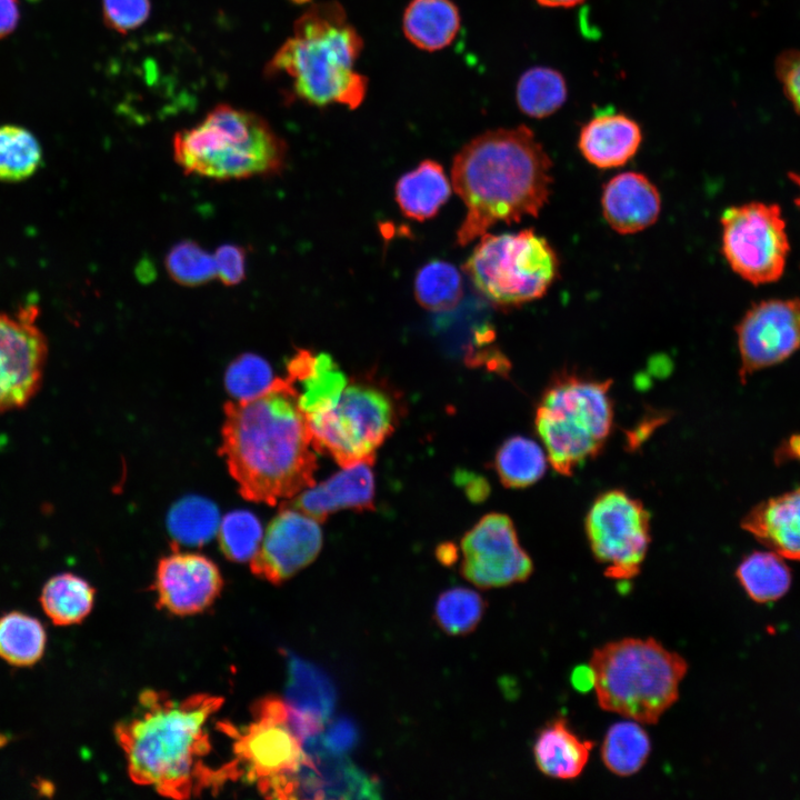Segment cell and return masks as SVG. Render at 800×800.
<instances>
[{
    "instance_id": "36",
    "label": "cell",
    "mask_w": 800,
    "mask_h": 800,
    "mask_svg": "<svg viewBox=\"0 0 800 800\" xmlns=\"http://www.w3.org/2000/svg\"><path fill=\"white\" fill-rule=\"evenodd\" d=\"M42 159L37 138L16 124L0 126V180L17 182L31 177Z\"/></svg>"
},
{
    "instance_id": "16",
    "label": "cell",
    "mask_w": 800,
    "mask_h": 800,
    "mask_svg": "<svg viewBox=\"0 0 800 800\" xmlns=\"http://www.w3.org/2000/svg\"><path fill=\"white\" fill-rule=\"evenodd\" d=\"M740 377L776 366L800 349V299L753 303L737 328Z\"/></svg>"
},
{
    "instance_id": "30",
    "label": "cell",
    "mask_w": 800,
    "mask_h": 800,
    "mask_svg": "<svg viewBox=\"0 0 800 800\" xmlns=\"http://www.w3.org/2000/svg\"><path fill=\"white\" fill-rule=\"evenodd\" d=\"M47 632L42 622L21 611L0 617V657L11 666L30 667L43 656Z\"/></svg>"
},
{
    "instance_id": "37",
    "label": "cell",
    "mask_w": 800,
    "mask_h": 800,
    "mask_svg": "<svg viewBox=\"0 0 800 800\" xmlns=\"http://www.w3.org/2000/svg\"><path fill=\"white\" fill-rule=\"evenodd\" d=\"M484 609L486 602L477 591L457 587L439 596L434 607V618L443 632L462 636L474 630Z\"/></svg>"
},
{
    "instance_id": "43",
    "label": "cell",
    "mask_w": 800,
    "mask_h": 800,
    "mask_svg": "<svg viewBox=\"0 0 800 800\" xmlns=\"http://www.w3.org/2000/svg\"><path fill=\"white\" fill-rule=\"evenodd\" d=\"M774 69L786 97L800 114V50L790 49L780 53Z\"/></svg>"
},
{
    "instance_id": "1",
    "label": "cell",
    "mask_w": 800,
    "mask_h": 800,
    "mask_svg": "<svg viewBox=\"0 0 800 800\" xmlns=\"http://www.w3.org/2000/svg\"><path fill=\"white\" fill-rule=\"evenodd\" d=\"M222 703L208 693L176 700L162 691H142L114 729L131 780L161 796L187 799L238 778L233 761L219 769L206 761L211 751L206 726Z\"/></svg>"
},
{
    "instance_id": "29",
    "label": "cell",
    "mask_w": 800,
    "mask_h": 800,
    "mask_svg": "<svg viewBox=\"0 0 800 800\" xmlns=\"http://www.w3.org/2000/svg\"><path fill=\"white\" fill-rule=\"evenodd\" d=\"M650 751V738L639 722L621 721L608 729L600 754L610 772L630 777L646 764Z\"/></svg>"
},
{
    "instance_id": "17",
    "label": "cell",
    "mask_w": 800,
    "mask_h": 800,
    "mask_svg": "<svg viewBox=\"0 0 800 800\" xmlns=\"http://www.w3.org/2000/svg\"><path fill=\"white\" fill-rule=\"evenodd\" d=\"M321 547L319 522L292 507H283L269 523L250 568L257 577L279 584L309 566Z\"/></svg>"
},
{
    "instance_id": "49",
    "label": "cell",
    "mask_w": 800,
    "mask_h": 800,
    "mask_svg": "<svg viewBox=\"0 0 800 800\" xmlns=\"http://www.w3.org/2000/svg\"><path fill=\"white\" fill-rule=\"evenodd\" d=\"M788 176H789V179H790V180L798 187V189L800 190V173H798V172H789ZM794 202H796L797 206L800 207V194H799V197L794 200Z\"/></svg>"
},
{
    "instance_id": "35",
    "label": "cell",
    "mask_w": 800,
    "mask_h": 800,
    "mask_svg": "<svg viewBox=\"0 0 800 800\" xmlns=\"http://www.w3.org/2000/svg\"><path fill=\"white\" fill-rule=\"evenodd\" d=\"M168 528L179 543L200 546L208 542L219 528V512L209 500L189 497L169 512Z\"/></svg>"
},
{
    "instance_id": "15",
    "label": "cell",
    "mask_w": 800,
    "mask_h": 800,
    "mask_svg": "<svg viewBox=\"0 0 800 800\" xmlns=\"http://www.w3.org/2000/svg\"><path fill=\"white\" fill-rule=\"evenodd\" d=\"M37 314L36 306L0 313V413L27 406L42 383L48 344Z\"/></svg>"
},
{
    "instance_id": "10",
    "label": "cell",
    "mask_w": 800,
    "mask_h": 800,
    "mask_svg": "<svg viewBox=\"0 0 800 800\" xmlns=\"http://www.w3.org/2000/svg\"><path fill=\"white\" fill-rule=\"evenodd\" d=\"M221 729L233 738V761L239 774L256 782L264 797L300 764L304 736L291 708L278 697L256 702L247 727L237 729L221 723Z\"/></svg>"
},
{
    "instance_id": "40",
    "label": "cell",
    "mask_w": 800,
    "mask_h": 800,
    "mask_svg": "<svg viewBox=\"0 0 800 800\" xmlns=\"http://www.w3.org/2000/svg\"><path fill=\"white\" fill-rule=\"evenodd\" d=\"M276 378L261 357L246 353L234 359L226 371L227 390L236 400L250 399L264 392Z\"/></svg>"
},
{
    "instance_id": "48",
    "label": "cell",
    "mask_w": 800,
    "mask_h": 800,
    "mask_svg": "<svg viewBox=\"0 0 800 800\" xmlns=\"http://www.w3.org/2000/svg\"><path fill=\"white\" fill-rule=\"evenodd\" d=\"M540 6L548 8H569L581 3L584 0H536Z\"/></svg>"
},
{
    "instance_id": "20",
    "label": "cell",
    "mask_w": 800,
    "mask_h": 800,
    "mask_svg": "<svg viewBox=\"0 0 800 800\" xmlns=\"http://www.w3.org/2000/svg\"><path fill=\"white\" fill-rule=\"evenodd\" d=\"M601 204L608 224L621 234H631L656 222L661 199L656 186L646 176L623 172L607 182Z\"/></svg>"
},
{
    "instance_id": "42",
    "label": "cell",
    "mask_w": 800,
    "mask_h": 800,
    "mask_svg": "<svg viewBox=\"0 0 800 800\" xmlns=\"http://www.w3.org/2000/svg\"><path fill=\"white\" fill-rule=\"evenodd\" d=\"M217 278L224 286H237L246 278L247 250L240 244L226 243L213 253Z\"/></svg>"
},
{
    "instance_id": "12",
    "label": "cell",
    "mask_w": 800,
    "mask_h": 800,
    "mask_svg": "<svg viewBox=\"0 0 800 800\" xmlns=\"http://www.w3.org/2000/svg\"><path fill=\"white\" fill-rule=\"evenodd\" d=\"M586 533L608 578L639 574L651 541L650 514L640 500L619 489L602 492L588 510Z\"/></svg>"
},
{
    "instance_id": "38",
    "label": "cell",
    "mask_w": 800,
    "mask_h": 800,
    "mask_svg": "<svg viewBox=\"0 0 800 800\" xmlns=\"http://www.w3.org/2000/svg\"><path fill=\"white\" fill-rule=\"evenodd\" d=\"M169 277L178 284L198 287L217 278L213 254L193 240H181L164 259Z\"/></svg>"
},
{
    "instance_id": "39",
    "label": "cell",
    "mask_w": 800,
    "mask_h": 800,
    "mask_svg": "<svg viewBox=\"0 0 800 800\" xmlns=\"http://www.w3.org/2000/svg\"><path fill=\"white\" fill-rule=\"evenodd\" d=\"M218 536L223 554L238 562L251 560L263 537L260 521L248 511H233L224 516Z\"/></svg>"
},
{
    "instance_id": "24",
    "label": "cell",
    "mask_w": 800,
    "mask_h": 800,
    "mask_svg": "<svg viewBox=\"0 0 800 800\" xmlns=\"http://www.w3.org/2000/svg\"><path fill=\"white\" fill-rule=\"evenodd\" d=\"M286 699L288 706L321 729L330 719L337 702L331 679L318 667L287 652Z\"/></svg>"
},
{
    "instance_id": "33",
    "label": "cell",
    "mask_w": 800,
    "mask_h": 800,
    "mask_svg": "<svg viewBox=\"0 0 800 800\" xmlns=\"http://www.w3.org/2000/svg\"><path fill=\"white\" fill-rule=\"evenodd\" d=\"M563 76L548 67H533L519 78L516 99L519 109L531 118H546L554 113L567 100Z\"/></svg>"
},
{
    "instance_id": "3",
    "label": "cell",
    "mask_w": 800,
    "mask_h": 800,
    "mask_svg": "<svg viewBox=\"0 0 800 800\" xmlns=\"http://www.w3.org/2000/svg\"><path fill=\"white\" fill-rule=\"evenodd\" d=\"M451 182L467 208L457 243L467 246L498 222L537 217L551 193L552 161L526 126L489 130L456 154Z\"/></svg>"
},
{
    "instance_id": "5",
    "label": "cell",
    "mask_w": 800,
    "mask_h": 800,
    "mask_svg": "<svg viewBox=\"0 0 800 800\" xmlns=\"http://www.w3.org/2000/svg\"><path fill=\"white\" fill-rule=\"evenodd\" d=\"M173 158L187 173L213 180H240L279 174L288 147L261 116L218 104L172 140Z\"/></svg>"
},
{
    "instance_id": "23",
    "label": "cell",
    "mask_w": 800,
    "mask_h": 800,
    "mask_svg": "<svg viewBox=\"0 0 800 800\" xmlns=\"http://www.w3.org/2000/svg\"><path fill=\"white\" fill-rule=\"evenodd\" d=\"M287 372L286 378L296 387L304 414L333 408L348 384L338 363L324 352L314 354L308 349H298L288 361Z\"/></svg>"
},
{
    "instance_id": "9",
    "label": "cell",
    "mask_w": 800,
    "mask_h": 800,
    "mask_svg": "<svg viewBox=\"0 0 800 800\" xmlns=\"http://www.w3.org/2000/svg\"><path fill=\"white\" fill-rule=\"evenodd\" d=\"M400 407L391 391L374 381H353L330 410L304 414L312 448L341 467L372 464L378 448L393 432Z\"/></svg>"
},
{
    "instance_id": "45",
    "label": "cell",
    "mask_w": 800,
    "mask_h": 800,
    "mask_svg": "<svg viewBox=\"0 0 800 800\" xmlns=\"http://www.w3.org/2000/svg\"><path fill=\"white\" fill-rule=\"evenodd\" d=\"M19 18L18 0H0V39L9 36L17 28Z\"/></svg>"
},
{
    "instance_id": "21",
    "label": "cell",
    "mask_w": 800,
    "mask_h": 800,
    "mask_svg": "<svg viewBox=\"0 0 800 800\" xmlns=\"http://www.w3.org/2000/svg\"><path fill=\"white\" fill-rule=\"evenodd\" d=\"M741 527L781 557L800 560V487L754 506Z\"/></svg>"
},
{
    "instance_id": "22",
    "label": "cell",
    "mask_w": 800,
    "mask_h": 800,
    "mask_svg": "<svg viewBox=\"0 0 800 800\" xmlns=\"http://www.w3.org/2000/svg\"><path fill=\"white\" fill-rule=\"evenodd\" d=\"M642 141L639 124L618 112L596 114L581 129L578 147L588 162L609 169L626 164Z\"/></svg>"
},
{
    "instance_id": "14",
    "label": "cell",
    "mask_w": 800,
    "mask_h": 800,
    "mask_svg": "<svg viewBox=\"0 0 800 800\" xmlns=\"http://www.w3.org/2000/svg\"><path fill=\"white\" fill-rule=\"evenodd\" d=\"M461 550V573L481 589L523 582L533 571L512 520L502 513L482 517L462 538Z\"/></svg>"
},
{
    "instance_id": "25",
    "label": "cell",
    "mask_w": 800,
    "mask_h": 800,
    "mask_svg": "<svg viewBox=\"0 0 800 800\" xmlns=\"http://www.w3.org/2000/svg\"><path fill=\"white\" fill-rule=\"evenodd\" d=\"M592 748L591 741L581 740L563 719H557L539 732L533 744V757L544 776L572 780L582 773Z\"/></svg>"
},
{
    "instance_id": "27",
    "label": "cell",
    "mask_w": 800,
    "mask_h": 800,
    "mask_svg": "<svg viewBox=\"0 0 800 800\" xmlns=\"http://www.w3.org/2000/svg\"><path fill=\"white\" fill-rule=\"evenodd\" d=\"M394 193L406 217L424 221L436 216L448 201L451 184L441 164L428 159L398 180Z\"/></svg>"
},
{
    "instance_id": "44",
    "label": "cell",
    "mask_w": 800,
    "mask_h": 800,
    "mask_svg": "<svg viewBox=\"0 0 800 800\" xmlns=\"http://www.w3.org/2000/svg\"><path fill=\"white\" fill-rule=\"evenodd\" d=\"M319 734L322 743L338 753H344L352 749L358 739L356 726L348 719H338L331 722Z\"/></svg>"
},
{
    "instance_id": "34",
    "label": "cell",
    "mask_w": 800,
    "mask_h": 800,
    "mask_svg": "<svg viewBox=\"0 0 800 800\" xmlns=\"http://www.w3.org/2000/svg\"><path fill=\"white\" fill-rule=\"evenodd\" d=\"M463 294L462 278L458 269L442 260H432L421 267L414 279L418 303L433 312L456 308Z\"/></svg>"
},
{
    "instance_id": "47",
    "label": "cell",
    "mask_w": 800,
    "mask_h": 800,
    "mask_svg": "<svg viewBox=\"0 0 800 800\" xmlns=\"http://www.w3.org/2000/svg\"><path fill=\"white\" fill-rule=\"evenodd\" d=\"M571 681L578 691L586 692L590 690L594 686V676L591 667L588 664L576 668Z\"/></svg>"
},
{
    "instance_id": "41",
    "label": "cell",
    "mask_w": 800,
    "mask_h": 800,
    "mask_svg": "<svg viewBox=\"0 0 800 800\" xmlns=\"http://www.w3.org/2000/svg\"><path fill=\"white\" fill-rule=\"evenodd\" d=\"M107 27L124 33L140 27L149 17V0H102Z\"/></svg>"
},
{
    "instance_id": "13",
    "label": "cell",
    "mask_w": 800,
    "mask_h": 800,
    "mask_svg": "<svg viewBox=\"0 0 800 800\" xmlns=\"http://www.w3.org/2000/svg\"><path fill=\"white\" fill-rule=\"evenodd\" d=\"M319 733L304 739L303 756L299 767L272 788L269 798H380L379 781L360 770L344 753L328 749Z\"/></svg>"
},
{
    "instance_id": "7",
    "label": "cell",
    "mask_w": 800,
    "mask_h": 800,
    "mask_svg": "<svg viewBox=\"0 0 800 800\" xmlns=\"http://www.w3.org/2000/svg\"><path fill=\"white\" fill-rule=\"evenodd\" d=\"M611 383L567 370L544 388L534 426L558 473L571 476L602 450L613 427Z\"/></svg>"
},
{
    "instance_id": "26",
    "label": "cell",
    "mask_w": 800,
    "mask_h": 800,
    "mask_svg": "<svg viewBox=\"0 0 800 800\" xmlns=\"http://www.w3.org/2000/svg\"><path fill=\"white\" fill-rule=\"evenodd\" d=\"M460 26L459 9L451 0H411L402 17L404 37L418 49L429 52L451 44Z\"/></svg>"
},
{
    "instance_id": "32",
    "label": "cell",
    "mask_w": 800,
    "mask_h": 800,
    "mask_svg": "<svg viewBox=\"0 0 800 800\" xmlns=\"http://www.w3.org/2000/svg\"><path fill=\"white\" fill-rule=\"evenodd\" d=\"M737 578L753 600L768 602L782 597L791 584L783 557L774 551H754L742 559Z\"/></svg>"
},
{
    "instance_id": "8",
    "label": "cell",
    "mask_w": 800,
    "mask_h": 800,
    "mask_svg": "<svg viewBox=\"0 0 800 800\" xmlns=\"http://www.w3.org/2000/svg\"><path fill=\"white\" fill-rule=\"evenodd\" d=\"M558 268L554 250L532 229L484 233L463 264L476 289L503 310L541 298L557 278Z\"/></svg>"
},
{
    "instance_id": "28",
    "label": "cell",
    "mask_w": 800,
    "mask_h": 800,
    "mask_svg": "<svg viewBox=\"0 0 800 800\" xmlns=\"http://www.w3.org/2000/svg\"><path fill=\"white\" fill-rule=\"evenodd\" d=\"M94 593V588L87 580L64 572L51 577L44 583L39 600L54 624L71 626L81 622L90 613Z\"/></svg>"
},
{
    "instance_id": "18",
    "label": "cell",
    "mask_w": 800,
    "mask_h": 800,
    "mask_svg": "<svg viewBox=\"0 0 800 800\" xmlns=\"http://www.w3.org/2000/svg\"><path fill=\"white\" fill-rule=\"evenodd\" d=\"M219 568L198 553L174 552L160 559L154 580L158 604L176 616L204 611L219 597Z\"/></svg>"
},
{
    "instance_id": "6",
    "label": "cell",
    "mask_w": 800,
    "mask_h": 800,
    "mask_svg": "<svg viewBox=\"0 0 800 800\" xmlns=\"http://www.w3.org/2000/svg\"><path fill=\"white\" fill-rule=\"evenodd\" d=\"M589 666L599 707L644 724L657 723L678 700L688 671L683 657L652 638L609 642L593 651Z\"/></svg>"
},
{
    "instance_id": "19",
    "label": "cell",
    "mask_w": 800,
    "mask_h": 800,
    "mask_svg": "<svg viewBox=\"0 0 800 800\" xmlns=\"http://www.w3.org/2000/svg\"><path fill=\"white\" fill-rule=\"evenodd\" d=\"M370 463L359 462L344 469L320 484L298 493L288 506L324 521L330 514L342 510H372L374 507V477Z\"/></svg>"
},
{
    "instance_id": "46",
    "label": "cell",
    "mask_w": 800,
    "mask_h": 800,
    "mask_svg": "<svg viewBox=\"0 0 800 800\" xmlns=\"http://www.w3.org/2000/svg\"><path fill=\"white\" fill-rule=\"evenodd\" d=\"M789 460L800 461V432L790 436L776 452L777 462Z\"/></svg>"
},
{
    "instance_id": "11",
    "label": "cell",
    "mask_w": 800,
    "mask_h": 800,
    "mask_svg": "<svg viewBox=\"0 0 800 800\" xmlns=\"http://www.w3.org/2000/svg\"><path fill=\"white\" fill-rule=\"evenodd\" d=\"M721 226L722 253L738 276L754 286L780 279L790 246L777 203L730 207L721 216Z\"/></svg>"
},
{
    "instance_id": "31",
    "label": "cell",
    "mask_w": 800,
    "mask_h": 800,
    "mask_svg": "<svg viewBox=\"0 0 800 800\" xmlns=\"http://www.w3.org/2000/svg\"><path fill=\"white\" fill-rule=\"evenodd\" d=\"M547 454L534 440L522 436L507 439L494 457L497 474L507 488H527L539 481L547 470Z\"/></svg>"
},
{
    "instance_id": "4",
    "label": "cell",
    "mask_w": 800,
    "mask_h": 800,
    "mask_svg": "<svg viewBox=\"0 0 800 800\" xmlns=\"http://www.w3.org/2000/svg\"><path fill=\"white\" fill-rule=\"evenodd\" d=\"M363 40L334 0L311 4L293 23L292 36L267 64V74L284 77L293 97L312 107L358 108L368 80L356 69Z\"/></svg>"
},
{
    "instance_id": "2",
    "label": "cell",
    "mask_w": 800,
    "mask_h": 800,
    "mask_svg": "<svg viewBox=\"0 0 800 800\" xmlns=\"http://www.w3.org/2000/svg\"><path fill=\"white\" fill-rule=\"evenodd\" d=\"M223 456L241 496L276 504L312 487L317 459L298 392L288 378L224 406Z\"/></svg>"
}]
</instances>
